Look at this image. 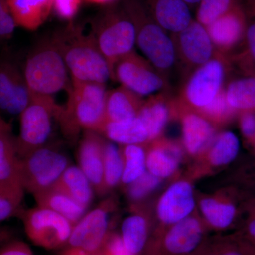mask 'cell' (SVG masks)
Here are the masks:
<instances>
[{"mask_svg":"<svg viewBox=\"0 0 255 255\" xmlns=\"http://www.w3.org/2000/svg\"><path fill=\"white\" fill-rule=\"evenodd\" d=\"M124 246L132 255H142L150 237V223L141 213L128 216L121 228Z\"/></svg>","mask_w":255,"mask_h":255,"instance_id":"83f0119b","label":"cell"},{"mask_svg":"<svg viewBox=\"0 0 255 255\" xmlns=\"http://www.w3.org/2000/svg\"><path fill=\"white\" fill-rule=\"evenodd\" d=\"M33 196L37 206L61 215L73 223L74 226L86 214V208L55 188H50Z\"/></svg>","mask_w":255,"mask_h":255,"instance_id":"d4e9b609","label":"cell"},{"mask_svg":"<svg viewBox=\"0 0 255 255\" xmlns=\"http://www.w3.org/2000/svg\"><path fill=\"white\" fill-rule=\"evenodd\" d=\"M0 255H33L31 248L21 241H13L3 247Z\"/></svg>","mask_w":255,"mask_h":255,"instance_id":"ee69618b","label":"cell"},{"mask_svg":"<svg viewBox=\"0 0 255 255\" xmlns=\"http://www.w3.org/2000/svg\"><path fill=\"white\" fill-rule=\"evenodd\" d=\"M182 159L181 149L173 142L162 137L150 142L147 150V170L163 179L173 175Z\"/></svg>","mask_w":255,"mask_h":255,"instance_id":"44dd1931","label":"cell"},{"mask_svg":"<svg viewBox=\"0 0 255 255\" xmlns=\"http://www.w3.org/2000/svg\"><path fill=\"white\" fill-rule=\"evenodd\" d=\"M100 134L105 135L107 140L120 145L150 143L147 129L138 117L105 124Z\"/></svg>","mask_w":255,"mask_h":255,"instance_id":"4316f807","label":"cell"},{"mask_svg":"<svg viewBox=\"0 0 255 255\" xmlns=\"http://www.w3.org/2000/svg\"><path fill=\"white\" fill-rule=\"evenodd\" d=\"M105 139L100 133L85 130L78 150L79 167L91 182L96 194H104V147Z\"/></svg>","mask_w":255,"mask_h":255,"instance_id":"2e32d148","label":"cell"},{"mask_svg":"<svg viewBox=\"0 0 255 255\" xmlns=\"http://www.w3.org/2000/svg\"><path fill=\"white\" fill-rule=\"evenodd\" d=\"M20 158L16 137L13 136L11 124L0 120V187L21 184ZM22 185V184H21Z\"/></svg>","mask_w":255,"mask_h":255,"instance_id":"7402d4cb","label":"cell"},{"mask_svg":"<svg viewBox=\"0 0 255 255\" xmlns=\"http://www.w3.org/2000/svg\"><path fill=\"white\" fill-rule=\"evenodd\" d=\"M107 90L105 84L72 79L65 107H58V119L64 135L73 139L81 129L101 133L105 124Z\"/></svg>","mask_w":255,"mask_h":255,"instance_id":"7a4b0ae2","label":"cell"},{"mask_svg":"<svg viewBox=\"0 0 255 255\" xmlns=\"http://www.w3.org/2000/svg\"><path fill=\"white\" fill-rule=\"evenodd\" d=\"M244 49L235 55L232 62L241 69L247 76H255V21L248 25Z\"/></svg>","mask_w":255,"mask_h":255,"instance_id":"d590c367","label":"cell"},{"mask_svg":"<svg viewBox=\"0 0 255 255\" xmlns=\"http://www.w3.org/2000/svg\"><path fill=\"white\" fill-rule=\"evenodd\" d=\"M239 124L242 135L252 143L255 139V112H241Z\"/></svg>","mask_w":255,"mask_h":255,"instance_id":"7bdbcfd3","label":"cell"},{"mask_svg":"<svg viewBox=\"0 0 255 255\" xmlns=\"http://www.w3.org/2000/svg\"><path fill=\"white\" fill-rule=\"evenodd\" d=\"M31 100V91L23 75L13 64L4 62L0 68V106L10 114H21Z\"/></svg>","mask_w":255,"mask_h":255,"instance_id":"e0dca14e","label":"cell"},{"mask_svg":"<svg viewBox=\"0 0 255 255\" xmlns=\"http://www.w3.org/2000/svg\"><path fill=\"white\" fill-rule=\"evenodd\" d=\"M58 107L52 96L31 92L29 104L20 114L19 135L16 137L20 159L45 145Z\"/></svg>","mask_w":255,"mask_h":255,"instance_id":"52a82bcc","label":"cell"},{"mask_svg":"<svg viewBox=\"0 0 255 255\" xmlns=\"http://www.w3.org/2000/svg\"><path fill=\"white\" fill-rule=\"evenodd\" d=\"M252 144H253V148H254L255 152V139L254 140V141L252 142Z\"/></svg>","mask_w":255,"mask_h":255,"instance_id":"816d5d0a","label":"cell"},{"mask_svg":"<svg viewBox=\"0 0 255 255\" xmlns=\"http://www.w3.org/2000/svg\"><path fill=\"white\" fill-rule=\"evenodd\" d=\"M157 22L170 34L179 33L190 24V7L184 0H144Z\"/></svg>","mask_w":255,"mask_h":255,"instance_id":"ffe728a7","label":"cell"},{"mask_svg":"<svg viewBox=\"0 0 255 255\" xmlns=\"http://www.w3.org/2000/svg\"><path fill=\"white\" fill-rule=\"evenodd\" d=\"M197 113L205 117L212 124H221L232 119L233 116L238 112L233 110L228 103L226 98V87H224L212 102Z\"/></svg>","mask_w":255,"mask_h":255,"instance_id":"e575fe53","label":"cell"},{"mask_svg":"<svg viewBox=\"0 0 255 255\" xmlns=\"http://www.w3.org/2000/svg\"><path fill=\"white\" fill-rule=\"evenodd\" d=\"M16 215L22 221L28 238L36 246L46 250L67 246L74 225L66 218L38 206L19 209Z\"/></svg>","mask_w":255,"mask_h":255,"instance_id":"30bf717a","label":"cell"},{"mask_svg":"<svg viewBox=\"0 0 255 255\" xmlns=\"http://www.w3.org/2000/svg\"><path fill=\"white\" fill-rule=\"evenodd\" d=\"M112 80L141 97L168 90V80L147 58L134 50L116 63Z\"/></svg>","mask_w":255,"mask_h":255,"instance_id":"8fae6325","label":"cell"},{"mask_svg":"<svg viewBox=\"0 0 255 255\" xmlns=\"http://www.w3.org/2000/svg\"><path fill=\"white\" fill-rule=\"evenodd\" d=\"M204 227L189 216L172 226L157 228L150 236L142 255H191L204 241Z\"/></svg>","mask_w":255,"mask_h":255,"instance_id":"9c48e42d","label":"cell"},{"mask_svg":"<svg viewBox=\"0 0 255 255\" xmlns=\"http://www.w3.org/2000/svg\"><path fill=\"white\" fill-rule=\"evenodd\" d=\"M16 25L34 31L46 21L54 0H6Z\"/></svg>","mask_w":255,"mask_h":255,"instance_id":"cb8c5ba5","label":"cell"},{"mask_svg":"<svg viewBox=\"0 0 255 255\" xmlns=\"http://www.w3.org/2000/svg\"><path fill=\"white\" fill-rule=\"evenodd\" d=\"M97 255H132L129 253L122 241L121 234L112 231Z\"/></svg>","mask_w":255,"mask_h":255,"instance_id":"b9f144b4","label":"cell"},{"mask_svg":"<svg viewBox=\"0 0 255 255\" xmlns=\"http://www.w3.org/2000/svg\"><path fill=\"white\" fill-rule=\"evenodd\" d=\"M162 179L154 176L148 171L136 180L127 185V195L132 201H141L159 187Z\"/></svg>","mask_w":255,"mask_h":255,"instance_id":"f35d334b","label":"cell"},{"mask_svg":"<svg viewBox=\"0 0 255 255\" xmlns=\"http://www.w3.org/2000/svg\"><path fill=\"white\" fill-rule=\"evenodd\" d=\"M173 105L174 101L170 98L168 90L151 95L145 100L137 117L145 125L150 142L162 135L170 119Z\"/></svg>","mask_w":255,"mask_h":255,"instance_id":"ac0fdd59","label":"cell"},{"mask_svg":"<svg viewBox=\"0 0 255 255\" xmlns=\"http://www.w3.org/2000/svg\"><path fill=\"white\" fill-rule=\"evenodd\" d=\"M183 145L188 153L196 155L209 147L215 136V128L205 117L192 111H183Z\"/></svg>","mask_w":255,"mask_h":255,"instance_id":"d6986e66","label":"cell"},{"mask_svg":"<svg viewBox=\"0 0 255 255\" xmlns=\"http://www.w3.org/2000/svg\"><path fill=\"white\" fill-rule=\"evenodd\" d=\"M92 29L112 75L116 63L132 51L136 43L133 23L122 4H113L96 18Z\"/></svg>","mask_w":255,"mask_h":255,"instance_id":"277c9868","label":"cell"},{"mask_svg":"<svg viewBox=\"0 0 255 255\" xmlns=\"http://www.w3.org/2000/svg\"><path fill=\"white\" fill-rule=\"evenodd\" d=\"M68 70L59 50L50 41L37 47L28 56L23 76L30 91L51 96L71 89Z\"/></svg>","mask_w":255,"mask_h":255,"instance_id":"5b68a950","label":"cell"},{"mask_svg":"<svg viewBox=\"0 0 255 255\" xmlns=\"http://www.w3.org/2000/svg\"><path fill=\"white\" fill-rule=\"evenodd\" d=\"M238 3V0H201L198 5L196 20L206 27Z\"/></svg>","mask_w":255,"mask_h":255,"instance_id":"836d02e7","label":"cell"},{"mask_svg":"<svg viewBox=\"0 0 255 255\" xmlns=\"http://www.w3.org/2000/svg\"><path fill=\"white\" fill-rule=\"evenodd\" d=\"M144 145L138 144L119 145L124 162V173L121 183L124 185L131 184L147 171V150H145Z\"/></svg>","mask_w":255,"mask_h":255,"instance_id":"d6a6232c","label":"cell"},{"mask_svg":"<svg viewBox=\"0 0 255 255\" xmlns=\"http://www.w3.org/2000/svg\"><path fill=\"white\" fill-rule=\"evenodd\" d=\"M252 207L251 214L247 221L245 233L242 239L255 244V203Z\"/></svg>","mask_w":255,"mask_h":255,"instance_id":"f6af8a7d","label":"cell"},{"mask_svg":"<svg viewBox=\"0 0 255 255\" xmlns=\"http://www.w3.org/2000/svg\"><path fill=\"white\" fill-rule=\"evenodd\" d=\"M52 187L63 191L86 209L95 193L91 182L79 166H69Z\"/></svg>","mask_w":255,"mask_h":255,"instance_id":"484cf974","label":"cell"},{"mask_svg":"<svg viewBox=\"0 0 255 255\" xmlns=\"http://www.w3.org/2000/svg\"><path fill=\"white\" fill-rule=\"evenodd\" d=\"M194 189L189 182L178 181L169 186L157 201L156 215L161 227H168L187 219L195 209Z\"/></svg>","mask_w":255,"mask_h":255,"instance_id":"9a60e30c","label":"cell"},{"mask_svg":"<svg viewBox=\"0 0 255 255\" xmlns=\"http://www.w3.org/2000/svg\"><path fill=\"white\" fill-rule=\"evenodd\" d=\"M199 209L209 226L216 230L229 227L237 214V208L234 204L211 197L201 199Z\"/></svg>","mask_w":255,"mask_h":255,"instance_id":"f546056e","label":"cell"},{"mask_svg":"<svg viewBox=\"0 0 255 255\" xmlns=\"http://www.w3.org/2000/svg\"><path fill=\"white\" fill-rule=\"evenodd\" d=\"M60 255H92L86 253V252L82 251L81 249L75 248H68L61 253Z\"/></svg>","mask_w":255,"mask_h":255,"instance_id":"7dc6e473","label":"cell"},{"mask_svg":"<svg viewBox=\"0 0 255 255\" xmlns=\"http://www.w3.org/2000/svg\"><path fill=\"white\" fill-rule=\"evenodd\" d=\"M17 26L6 0H0V36L9 39Z\"/></svg>","mask_w":255,"mask_h":255,"instance_id":"ab89813d","label":"cell"},{"mask_svg":"<svg viewBox=\"0 0 255 255\" xmlns=\"http://www.w3.org/2000/svg\"><path fill=\"white\" fill-rule=\"evenodd\" d=\"M238 245L241 248V251L245 255H255V244L251 242L242 239L241 238H236Z\"/></svg>","mask_w":255,"mask_h":255,"instance_id":"bcb514c9","label":"cell"},{"mask_svg":"<svg viewBox=\"0 0 255 255\" xmlns=\"http://www.w3.org/2000/svg\"><path fill=\"white\" fill-rule=\"evenodd\" d=\"M144 102L141 96L123 85L107 92L105 124L135 118Z\"/></svg>","mask_w":255,"mask_h":255,"instance_id":"603a6c76","label":"cell"},{"mask_svg":"<svg viewBox=\"0 0 255 255\" xmlns=\"http://www.w3.org/2000/svg\"><path fill=\"white\" fill-rule=\"evenodd\" d=\"M248 22L246 10L240 3L206 26L216 52L225 56L244 43Z\"/></svg>","mask_w":255,"mask_h":255,"instance_id":"5bb4252c","label":"cell"},{"mask_svg":"<svg viewBox=\"0 0 255 255\" xmlns=\"http://www.w3.org/2000/svg\"><path fill=\"white\" fill-rule=\"evenodd\" d=\"M69 166L65 154L44 145L20 159V180L33 195L53 187Z\"/></svg>","mask_w":255,"mask_h":255,"instance_id":"ba28073f","label":"cell"},{"mask_svg":"<svg viewBox=\"0 0 255 255\" xmlns=\"http://www.w3.org/2000/svg\"><path fill=\"white\" fill-rule=\"evenodd\" d=\"M201 0H184L186 3L188 4V6L190 7L191 6H195V5H199Z\"/></svg>","mask_w":255,"mask_h":255,"instance_id":"f907efd6","label":"cell"},{"mask_svg":"<svg viewBox=\"0 0 255 255\" xmlns=\"http://www.w3.org/2000/svg\"><path fill=\"white\" fill-rule=\"evenodd\" d=\"M24 191L21 184L0 187V220L1 221L16 214L20 209Z\"/></svg>","mask_w":255,"mask_h":255,"instance_id":"8d00e7d4","label":"cell"},{"mask_svg":"<svg viewBox=\"0 0 255 255\" xmlns=\"http://www.w3.org/2000/svg\"><path fill=\"white\" fill-rule=\"evenodd\" d=\"M86 1L91 4L110 6V5L115 4L118 0H86Z\"/></svg>","mask_w":255,"mask_h":255,"instance_id":"c3c4849f","label":"cell"},{"mask_svg":"<svg viewBox=\"0 0 255 255\" xmlns=\"http://www.w3.org/2000/svg\"><path fill=\"white\" fill-rule=\"evenodd\" d=\"M240 148L241 143L236 134L231 131L221 132L208 147V160L214 167L227 165L237 157Z\"/></svg>","mask_w":255,"mask_h":255,"instance_id":"4dcf8cb0","label":"cell"},{"mask_svg":"<svg viewBox=\"0 0 255 255\" xmlns=\"http://www.w3.org/2000/svg\"><path fill=\"white\" fill-rule=\"evenodd\" d=\"M124 162L120 146L105 140L104 147V194L110 192L122 182Z\"/></svg>","mask_w":255,"mask_h":255,"instance_id":"1f68e13d","label":"cell"},{"mask_svg":"<svg viewBox=\"0 0 255 255\" xmlns=\"http://www.w3.org/2000/svg\"><path fill=\"white\" fill-rule=\"evenodd\" d=\"M191 255H245L241 251L237 240H214L209 242L203 241Z\"/></svg>","mask_w":255,"mask_h":255,"instance_id":"74e56055","label":"cell"},{"mask_svg":"<svg viewBox=\"0 0 255 255\" xmlns=\"http://www.w3.org/2000/svg\"><path fill=\"white\" fill-rule=\"evenodd\" d=\"M226 94L228 103L236 112H255V76L232 80L226 87Z\"/></svg>","mask_w":255,"mask_h":255,"instance_id":"f1b7e54d","label":"cell"},{"mask_svg":"<svg viewBox=\"0 0 255 255\" xmlns=\"http://www.w3.org/2000/svg\"><path fill=\"white\" fill-rule=\"evenodd\" d=\"M246 3L248 11L255 17V0H246Z\"/></svg>","mask_w":255,"mask_h":255,"instance_id":"681fc988","label":"cell"},{"mask_svg":"<svg viewBox=\"0 0 255 255\" xmlns=\"http://www.w3.org/2000/svg\"><path fill=\"white\" fill-rule=\"evenodd\" d=\"M171 36L175 48L177 65L181 68L184 80L216 54L206 26L196 20L193 19L187 28Z\"/></svg>","mask_w":255,"mask_h":255,"instance_id":"4fadbf2b","label":"cell"},{"mask_svg":"<svg viewBox=\"0 0 255 255\" xmlns=\"http://www.w3.org/2000/svg\"><path fill=\"white\" fill-rule=\"evenodd\" d=\"M135 28L136 43L144 56L168 80L177 65L173 40L152 16L144 0H122Z\"/></svg>","mask_w":255,"mask_h":255,"instance_id":"3957f363","label":"cell"},{"mask_svg":"<svg viewBox=\"0 0 255 255\" xmlns=\"http://www.w3.org/2000/svg\"><path fill=\"white\" fill-rule=\"evenodd\" d=\"M117 206V199L110 196L89 211L74 226L67 246L79 248L90 255H98L112 232L111 216Z\"/></svg>","mask_w":255,"mask_h":255,"instance_id":"7c38bea8","label":"cell"},{"mask_svg":"<svg viewBox=\"0 0 255 255\" xmlns=\"http://www.w3.org/2000/svg\"><path fill=\"white\" fill-rule=\"evenodd\" d=\"M229 65L228 57L216 52L212 59L184 80L176 105L182 107V111L198 112L209 105L225 87Z\"/></svg>","mask_w":255,"mask_h":255,"instance_id":"8992f818","label":"cell"},{"mask_svg":"<svg viewBox=\"0 0 255 255\" xmlns=\"http://www.w3.org/2000/svg\"><path fill=\"white\" fill-rule=\"evenodd\" d=\"M82 0H54L53 10L61 19L71 21L81 6Z\"/></svg>","mask_w":255,"mask_h":255,"instance_id":"60d3db41","label":"cell"},{"mask_svg":"<svg viewBox=\"0 0 255 255\" xmlns=\"http://www.w3.org/2000/svg\"><path fill=\"white\" fill-rule=\"evenodd\" d=\"M59 50L72 75L80 81L105 84L112 79L107 60L100 51L93 31L70 23L51 40Z\"/></svg>","mask_w":255,"mask_h":255,"instance_id":"6da1fadb","label":"cell"}]
</instances>
